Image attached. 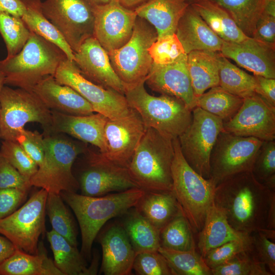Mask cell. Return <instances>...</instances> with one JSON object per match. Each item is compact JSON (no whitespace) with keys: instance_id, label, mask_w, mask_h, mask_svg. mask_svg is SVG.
<instances>
[{"instance_id":"d590c367","label":"cell","mask_w":275,"mask_h":275,"mask_svg":"<svg viewBox=\"0 0 275 275\" xmlns=\"http://www.w3.org/2000/svg\"><path fill=\"white\" fill-rule=\"evenodd\" d=\"M242 98L223 89L219 86L210 88L196 97V106L217 117L226 123L232 119L242 106Z\"/></svg>"},{"instance_id":"7a4b0ae2","label":"cell","mask_w":275,"mask_h":275,"mask_svg":"<svg viewBox=\"0 0 275 275\" xmlns=\"http://www.w3.org/2000/svg\"><path fill=\"white\" fill-rule=\"evenodd\" d=\"M145 193L136 187L99 197L66 191L60 194L77 218L81 235L80 253L84 258H91L93 243L106 222L134 208Z\"/></svg>"},{"instance_id":"91938a15","label":"cell","mask_w":275,"mask_h":275,"mask_svg":"<svg viewBox=\"0 0 275 275\" xmlns=\"http://www.w3.org/2000/svg\"><path fill=\"white\" fill-rule=\"evenodd\" d=\"M91 7L103 5L110 3L114 0H84Z\"/></svg>"},{"instance_id":"4fadbf2b","label":"cell","mask_w":275,"mask_h":275,"mask_svg":"<svg viewBox=\"0 0 275 275\" xmlns=\"http://www.w3.org/2000/svg\"><path fill=\"white\" fill-rule=\"evenodd\" d=\"M54 77L61 84L75 90L92 106L95 113L108 119L126 117L133 111L125 95L110 89L97 85L85 77L73 61L64 60L58 67Z\"/></svg>"},{"instance_id":"5b68a950","label":"cell","mask_w":275,"mask_h":275,"mask_svg":"<svg viewBox=\"0 0 275 275\" xmlns=\"http://www.w3.org/2000/svg\"><path fill=\"white\" fill-rule=\"evenodd\" d=\"M145 81L126 90L129 105L139 114L146 128H152L172 140L178 138L190 124L192 110L176 97L150 95L145 88Z\"/></svg>"},{"instance_id":"52a82bcc","label":"cell","mask_w":275,"mask_h":275,"mask_svg":"<svg viewBox=\"0 0 275 275\" xmlns=\"http://www.w3.org/2000/svg\"><path fill=\"white\" fill-rule=\"evenodd\" d=\"M173 142L172 191L193 232L199 233L208 210L214 205L215 186L209 179L203 177L188 164L182 154L178 139Z\"/></svg>"},{"instance_id":"f546056e","label":"cell","mask_w":275,"mask_h":275,"mask_svg":"<svg viewBox=\"0 0 275 275\" xmlns=\"http://www.w3.org/2000/svg\"><path fill=\"white\" fill-rule=\"evenodd\" d=\"M190 5L222 40L240 42L249 37L238 28L229 14L210 0H194Z\"/></svg>"},{"instance_id":"603a6c76","label":"cell","mask_w":275,"mask_h":275,"mask_svg":"<svg viewBox=\"0 0 275 275\" xmlns=\"http://www.w3.org/2000/svg\"><path fill=\"white\" fill-rule=\"evenodd\" d=\"M31 91L50 111L74 116L95 113L88 101L70 87L57 81L54 75L44 77Z\"/></svg>"},{"instance_id":"6da1fadb","label":"cell","mask_w":275,"mask_h":275,"mask_svg":"<svg viewBox=\"0 0 275 275\" xmlns=\"http://www.w3.org/2000/svg\"><path fill=\"white\" fill-rule=\"evenodd\" d=\"M271 191L251 171L242 172L215 186L213 203L233 229L251 234L266 229Z\"/></svg>"},{"instance_id":"6f0895ef","label":"cell","mask_w":275,"mask_h":275,"mask_svg":"<svg viewBox=\"0 0 275 275\" xmlns=\"http://www.w3.org/2000/svg\"><path fill=\"white\" fill-rule=\"evenodd\" d=\"M275 231V191H271L266 229Z\"/></svg>"},{"instance_id":"94428289","label":"cell","mask_w":275,"mask_h":275,"mask_svg":"<svg viewBox=\"0 0 275 275\" xmlns=\"http://www.w3.org/2000/svg\"><path fill=\"white\" fill-rule=\"evenodd\" d=\"M5 75L3 72L0 69V95L2 90L5 86Z\"/></svg>"},{"instance_id":"9c48e42d","label":"cell","mask_w":275,"mask_h":275,"mask_svg":"<svg viewBox=\"0 0 275 275\" xmlns=\"http://www.w3.org/2000/svg\"><path fill=\"white\" fill-rule=\"evenodd\" d=\"M157 38L154 28L138 16L129 40L122 47L107 53L126 90L146 80L153 63L148 49Z\"/></svg>"},{"instance_id":"680465c9","label":"cell","mask_w":275,"mask_h":275,"mask_svg":"<svg viewBox=\"0 0 275 275\" xmlns=\"http://www.w3.org/2000/svg\"><path fill=\"white\" fill-rule=\"evenodd\" d=\"M147 1L148 0H118L123 6L131 10H134Z\"/></svg>"},{"instance_id":"e0dca14e","label":"cell","mask_w":275,"mask_h":275,"mask_svg":"<svg viewBox=\"0 0 275 275\" xmlns=\"http://www.w3.org/2000/svg\"><path fill=\"white\" fill-rule=\"evenodd\" d=\"M223 131L261 141L275 139V107L256 93L244 98L243 104L229 121L223 123Z\"/></svg>"},{"instance_id":"c3c4849f","label":"cell","mask_w":275,"mask_h":275,"mask_svg":"<svg viewBox=\"0 0 275 275\" xmlns=\"http://www.w3.org/2000/svg\"><path fill=\"white\" fill-rule=\"evenodd\" d=\"M252 245L259 260L265 264L272 275L275 274V243L264 233L257 231L251 234Z\"/></svg>"},{"instance_id":"30bf717a","label":"cell","mask_w":275,"mask_h":275,"mask_svg":"<svg viewBox=\"0 0 275 275\" xmlns=\"http://www.w3.org/2000/svg\"><path fill=\"white\" fill-rule=\"evenodd\" d=\"M193 118L189 126L178 137L184 159L197 173L210 179V156L223 122L201 108L192 109Z\"/></svg>"},{"instance_id":"7402d4cb","label":"cell","mask_w":275,"mask_h":275,"mask_svg":"<svg viewBox=\"0 0 275 275\" xmlns=\"http://www.w3.org/2000/svg\"><path fill=\"white\" fill-rule=\"evenodd\" d=\"M51 112L52 126L50 134L66 133L82 142L95 146L102 154L105 152L104 128L108 118L98 113L74 116Z\"/></svg>"},{"instance_id":"f5cc1de1","label":"cell","mask_w":275,"mask_h":275,"mask_svg":"<svg viewBox=\"0 0 275 275\" xmlns=\"http://www.w3.org/2000/svg\"><path fill=\"white\" fill-rule=\"evenodd\" d=\"M253 38L275 44V12L264 10L256 24Z\"/></svg>"},{"instance_id":"8fae6325","label":"cell","mask_w":275,"mask_h":275,"mask_svg":"<svg viewBox=\"0 0 275 275\" xmlns=\"http://www.w3.org/2000/svg\"><path fill=\"white\" fill-rule=\"evenodd\" d=\"M263 141L222 130L210 156V180L216 186L237 174L252 171Z\"/></svg>"},{"instance_id":"f907efd6","label":"cell","mask_w":275,"mask_h":275,"mask_svg":"<svg viewBox=\"0 0 275 275\" xmlns=\"http://www.w3.org/2000/svg\"><path fill=\"white\" fill-rule=\"evenodd\" d=\"M31 187L30 180L21 175L0 153V189L29 190Z\"/></svg>"},{"instance_id":"ee69618b","label":"cell","mask_w":275,"mask_h":275,"mask_svg":"<svg viewBox=\"0 0 275 275\" xmlns=\"http://www.w3.org/2000/svg\"><path fill=\"white\" fill-rule=\"evenodd\" d=\"M0 153L29 180L38 170V165L16 141L3 140Z\"/></svg>"},{"instance_id":"d6a6232c","label":"cell","mask_w":275,"mask_h":275,"mask_svg":"<svg viewBox=\"0 0 275 275\" xmlns=\"http://www.w3.org/2000/svg\"><path fill=\"white\" fill-rule=\"evenodd\" d=\"M122 226L136 254L157 251L160 247V230L143 216L134 208L124 214Z\"/></svg>"},{"instance_id":"db71d44e","label":"cell","mask_w":275,"mask_h":275,"mask_svg":"<svg viewBox=\"0 0 275 275\" xmlns=\"http://www.w3.org/2000/svg\"><path fill=\"white\" fill-rule=\"evenodd\" d=\"M254 76L256 84L255 92L275 107V78Z\"/></svg>"},{"instance_id":"b9f144b4","label":"cell","mask_w":275,"mask_h":275,"mask_svg":"<svg viewBox=\"0 0 275 275\" xmlns=\"http://www.w3.org/2000/svg\"><path fill=\"white\" fill-rule=\"evenodd\" d=\"M0 34L7 48V57H11L21 50L31 31L21 17L0 12Z\"/></svg>"},{"instance_id":"e575fe53","label":"cell","mask_w":275,"mask_h":275,"mask_svg":"<svg viewBox=\"0 0 275 275\" xmlns=\"http://www.w3.org/2000/svg\"><path fill=\"white\" fill-rule=\"evenodd\" d=\"M224 9L238 28L253 38L256 24L264 11L268 0H210Z\"/></svg>"},{"instance_id":"f6af8a7d","label":"cell","mask_w":275,"mask_h":275,"mask_svg":"<svg viewBox=\"0 0 275 275\" xmlns=\"http://www.w3.org/2000/svg\"><path fill=\"white\" fill-rule=\"evenodd\" d=\"M132 269L138 275H174L167 260L158 251L136 254Z\"/></svg>"},{"instance_id":"4316f807","label":"cell","mask_w":275,"mask_h":275,"mask_svg":"<svg viewBox=\"0 0 275 275\" xmlns=\"http://www.w3.org/2000/svg\"><path fill=\"white\" fill-rule=\"evenodd\" d=\"M198 248L203 258L211 250L231 240L250 241L251 234L235 230L228 223L225 213L213 205L208 210L199 232Z\"/></svg>"},{"instance_id":"8992f818","label":"cell","mask_w":275,"mask_h":275,"mask_svg":"<svg viewBox=\"0 0 275 275\" xmlns=\"http://www.w3.org/2000/svg\"><path fill=\"white\" fill-rule=\"evenodd\" d=\"M44 141V159L30 180L31 186L48 193H76L79 183L72 167L77 157L87 151L86 143L76 142L61 133L46 135Z\"/></svg>"},{"instance_id":"d4e9b609","label":"cell","mask_w":275,"mask_h":275,"mask_svg":"<svg viewBox=\"0 0 275 275\" xmlns=\"http://www.w3.org/2000/svg\"><path fill=\"white\" fill-rule=\"evenodd\" d=\"M186 54L195 50L221 51L224 41L189 5L175 32Z\"/></svg>"},{"instance_id":"f1b7e54d","label":"cell","mask_w":275,"mask_h":275,"mask_svg":"<svg viewBox=\"0 0 275 275\" xmlns=\"http://www.w3.org/2000/svg\"><path fill=\"white\" fill-rule=\"evenodd\" d=\"M46 237L52 250L54 263L63 275L96 274L98 259L94 257L92 264L87 266L77 247L71 245L65 238L51 230Z\"/></svg>"},{"instance_id":"816d5d0a","label":"cell","mask_w":275,"mask_h":275,"mask_svg":"<svg viewBox=\"0 0 275 275\" xmlns=\"http://www.w3.org/2000/svg\"><path fill=\"white\" fill-rule=\"evenodd\" d=\"M29 190L19 188L0 189V219L16 210L26 200Z\"/></svg>"},{"instance_id":"ac0fdd59","label":"cell","mask_w":275,"mask_h":275,"mask_svg":"<svg viewBox=\"0 0 275 275\" xmlns=\"http://www.w3.org/2000/svg\"><path fill=\"white\" fill-rule=\"evenodd\" d=\"M145 130L134 109L126 117L108 119L104 128L106 151L101 154L111 161L127 168Z\"/></svg>"},{"instance_id":"836d02e7","label":"cell","mask_w":275,"mask_h":275,"mask_svg":"<svg viewBox=\"0 0 275 275\" xmlns=\"http://www.w3.org/2000/svg\"><path fill=\"white\" fill-rule=\"evenodd\" d=\"M25 12L22 19L30 31L60 48L68 59L74 61V52L57 29L44 15L41 0H22Z\"/></svg>"},{"instance_id":"2e32d148","label":"cell","mask_w":275,"mask_h":275,"mask_svg":"<svg viewBox=\"0 0 275 275\" xmlns=\"http://www.w3.org/2000/svg\"><path fill=\"white\" fill-rule=\"evenodd\" d=\"M92 9L93 36L107 53L122 47L129 40L138 17L134 10L124 7L118 0Z\"/></svg>"},{"instance_id":"d6986e66","label":"cell","mask_w":275,"mask_h":275,"mask_svg":"<svg viewBox=\"0 0 275 275\" xmlns=\"http://www.w3.org/2000/svg\"><path fill=\"white\" fill-rule=\"evenodd\" d=\"M74 56L73 61L85 77L124 95L125 87L115 72L107 52L93 36L84 41Z\"/></svg>"},{"instance_id":"44dd1931","label":"cell","mask_w":275,"mask_h":275,"mask_svg":"<svg viewBox=\"0 0 275 275\" xmlns=\"http://www.w3.org/2000/svg\"><path fill=\"white\" fill-rule=\"evenodd\" d=\"M220 52L254 75L275 78V44L252 37L238 43L224 41Z\"/></svg>"},{"instance_id":"bcb514c9","label":"cell","mask_w":275,"mask_h":275,"mask_svg":"<svg viewBox=\"0 0 275 275\" xmlns=\"http://www.w3.org/2000/svg\"><path fill=\"white\" fill-rule=\"evenodd\" d=\"M263 185L275 177V141H264L260 147L251 171Z\"/></svg>"},{"instance_id":"6125c7cd","label":"cell","mask_w":275,"mask_h":275,"mask_svg":"<svg viewBox=\"0 0 275 275\" xmlns=\"http://www.w3.org/2000/svg\"><path fill=\"white\" fill-rule=\"evenodd\" d=\"M189 4L194 1V0H186Z\"/></svg>"},{"instance_id":"11a10c76","label":"cell","mask_w":275,"mask_h":275,"mask_svg":"<svg viewBox=\"0 0 275 275\" xmlns=\"http://www.w3.org/2000/svg\"><path fill=\"white\" fill-rule=\"evenodd\" d=\"M0 12L21 17L25 7L22 0H0Z\"/></svg>"},{"instance_id":"f35d334b","label":"cell","mask_w":275,"mask_h":275,"mask_svg":"<svg viewBox=\"0 0 275 275\" xmlns=\"http://www.w3.org/2000/svg\"><path fill=\"white\" fill-rule=\"evenodd\" d=\"M193 233L181 211L160 230V246L176 251H196Z\"/></svg>"},{"instance_id":"5bb4252c","label":"cell","mask_w":275,"mask_h":275,"mask_svg":"<svg viewBox=\"0 0 275 275\" xmlns=\"http://www.w3.org/2000/svg\"><path fill=\"white\" fill-rule=\"evenodd\" d=\"M41 8L74 52L93 36L94 14L84 0H45L41 3Z\"/></svg>"},{"instance_id":"7c38bea8","label":"cell","mask_w":275,"mask_h":275,"mask_svg":"<svg viewBox=\"0 0 275 275\" xmlns=\"http://www.w3.org/2000/svg\"><path fill=\"white\" fill-rule=\"evenodd\" d=\"M48 195L43 188L35 192L19 208L0 219V234L16 248L31 254L38 253L39 239L45 230Z\"/></svg>"},{"instance_id":"7dc6e473","label":"cell","mask_w":275,"mask_h":275,"mask_svg":"<svg viewBox=\"0 0 275 275\" xmlns=\"http://www.w3.org/2000/svg\"><path fill=\"white\" fill-rule=\"evenodd\" d=\"M251 246V240H231L209 251L203 257V259L211 269L231 260Z\"/></svg>"},{"instance_id":"1f68e13d","label":"cell","mask_w":275,"mask_h":275,"mask_svg":"<svg viewBox=\"0 0 275 275\" xmlns=\"http://www.w3.org/2000/svg\"><path fill=\"white\" fill-rule=\"evenodd\" d=\"M187 67L196 97L210 88L219 86L216 52H190L187 54Z\"/></svg>"},{"instance_id":"7bdbcfd3","label":"cell","mask_w":275,"mask_h":275,"mask_svg":"<svg viewBox=\"0 0 275 275\" xmlns=\"http://www.w3.org/2000/svg\"><path fill=\"white\" fill-rule=\"evenodd\" d=\"M148 50L153 62L158 65L171 64L186 54L175 33L157 37Z\"/></svg>"},{"instance_id":"cb8c5ba5","label":"cell","mask_w":275,"mask_h":275,"mask_svg":"<svg viewBox=\"0 0 275 275\" xmlns=\"http://www.w3.org/2000/svg\"><path fill=\"white\" fill-rule=\"evenodd\" d=\"M102 251L101 272L105 275H129L136 253L122 225L108 228L100 238Z\"/></svg>"},{"instance_id":"ffe728a7","label":"cell","mask_w":275,"mask_h":275,"mask_svg":"<svg viewBox=\"0 0 275 275\" xmlns=\"http://www.w3.org/2000/svg\"><path fill=\"white\" fill-rule=\"evenodd\" d=\"M145 82L155 92L181 100L191 110L196 106L187 67V54L171 64L153 63Z\"/></svg>"},{"instance_id":"8d00e7d4","label":"cell","mask_w":275,"mask_h":275,"mask_svg":"<svg viewBox=\"0 0 275 275\" xmlns=\"http://www.w3.org/2000/svg\"><path fill=\"white\" fill-rule=\"evenodd\" d=\"M219 86L227 92L242 98L255 92V79L232 64L220 51L216 52Z\"/></svg>"},{"instance_id":"681fc988","label":"cell","mask_w":275,"mask_h":275,"mask_svg":"<svg viewBox=\"0 0 275 275\" xmlns=\"http://www.w3.org/2000/svg\"><path fill=\"white\" fill-rule=\"evenodd\" d=\"M16 141L38 167L40 166L44 157V141L42 134L37 131H32L24 128L19 131Z\"/></svg>"},{"instance_id":"4dcf8cb0","label":"cell","mask_w":275,"mask_h":275,"mask_svg":"<svg viewBox=\"0 0 275 275\" xmlns=\"http://www.w3.org/2000/svg\"><path fill=\"white\" fill-rule=\"evenodd\" d=\"M134 208L160 230L182 211L172 191H145Z\"/></svg>"},{"instance_id":"3957f363","label":"cell","mask_w":275,"mask_h":275,"mask_svg":"<svg viewBox=\"0 0 275 275\" xmlns=\"http://www.w3.org/2000/svg\"><path fill=\"white\" fill-rule=\"evenodd\" d=\"M173 140L146 128L127 167L131 178L145 191H172Z\"/></svg>"},{"instance_id":"277c9868","label":"cell","mask_w":275,"mask_h":275,"mask_svg":"<svg viewBox=\"0 0 275 275\" xmlns=\"http://www.w3.org/2000/svg\"><path fill=\"white\" fill-rule=\"evenodd\" d=\"M66 59L58 46L31 31L29 39L18 53L0 61L5 85L31 91L44 77L54 75Z\"/></svg>"},{"instance_id":"484cf974","label":"cell","mask_w":275,"mask_h":275,"mask_svg":"<svg viewBox=\"0 0 275 275\" xmlns=\"http://www.w3.org/2000/svg\"><path fill=\"white\" fill-rule=\"evenodd\" d=\"M189 5L186 0H148L134 10L138 17L154 28L159 37L175 33Z\"/></svg>"},{"instance_id":"9a60e30c","label":"cell","mask_w":275,"mask_h":275,"mask_svg":"<svg viewBox=\"0 0 275 275\" xmlns=\"http://www.w3.org/2000/svg\"><path fill=\"white\" fill-rule=\"evenodd\" d=\"M87 152V167L78 180L81 195L99 197L139 188L127 168L111 161L100 152Z\"/></svg>"},{"instance_id":"74e56055","label":"cell","mask_w":275,"mask_h":275,"mask_svg":"<svg viewBox=\"0 0 275 275\" xmlns=\"http://www.w3.org/2000/svg\"><path fill=\"white\" fill-rule=\"evenodd\" d=\"M46 213L49 217L52 230L65 238L71 245L77 247L76 224L60 194L48 193Z\"/></svg>"},{"instance_id":"60d3db41","label":"cell","mask_w":275,"mask_h":275,"mask_svg":"<svg viewBox=\"0 0 275 275\" xmlns=\"http://www.w3.org/2000/svg\"><path fill=\"white\" fill-rule=\"evenodd\" d=\"M211 270L212 275H272L256 256L252 245L227 262Z\"/></svg>"},{"instance_id":"83f0119b","label":"cell","mask_w":275,"mask_h":275,"mask_svg":"<svg viewBox=\"0 0 275 275\" xmlns=\"http://www.w3.org/2000/svg\"><path fill=\"white\" fill-rule=\"evenodd\" d=\"M0 275H63L47 256L42 242L38 253L31 254L16 249L0 264Z\"/></svg>"},{"instance_id":"9f6ffc18","label":"cell","mask_w":275,"mask_h":275,"mask_svg":"<svg viewBox=\"0 0 275 275\" xmlns=\"http://www.w3.org/2000/svg\"><path fill=\"white\" fill-rule=\"evenodd\" d=\"M16 249L10 240L4 236L0 235V264L11 256Z\"/></svg>"},{"instance_id":"ba28073f","label":"cell","mask_w":275,"mask_h":275,"mask_svg":"<svg viewBox=\"0 0 275 275\" xmlns=\"http://www.w3.org/2000/svg\"><path fill=\"white\" fill-rule=\"evenodd\" d=\"M29 122L40 123L50 134L51 111L32 91L5 85L0 95V139L16 141L19 131Z\"/></svg>"},{"instance_id":"ab89813d","label":"cell","mask_w":275,"mask_h":275,"mask_svg":"<svg viewBox=\"0 0 275 275\" xmlns=\"http://www.w3.org/2000/svg\"><path fill=\"white\" fill-rule=\"evenodd\" d=\"M174 275H212L211 269L201 255L195 251H180L160 247Z\"/></svg>"}]
</instances>
